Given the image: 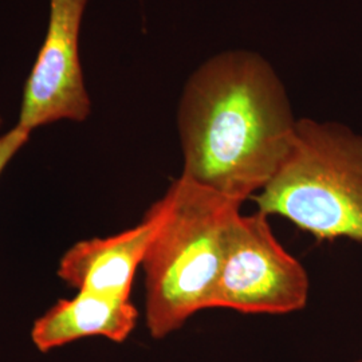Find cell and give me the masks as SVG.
<instances>
[{"label":"cell","mask_w":362,"mask_h":362,"mask_svg":"<svg viewBox=\"0 0 362 362\" xmlns=\"http://www.w3.org/2000/svg\"><path fill=\"white\" fill-rule=\"evenodd\" d=\"M297 124L285 85L263 55L215 54L181 93V176L243 204L282 168Z\"/></svg>","instance_id":"obj_1"},{"label":"cell","mask_w":362,"mask_h":362,"mask_svg":"<svg viewBox=\"0 0 362 362\" xmlns=\"http://www.w3.org/2000/svg\"><path fill=\"white\" fill-rule=\"evenodd\" d=\"M255 202L317 240L362 242V134L334 121L298 119L290 155Z\"/></svg>","instance_id":"obj_3"},{"label":"cell","mask_w":362,"mask_h":362,"mask_svg":"<svg viewBox=\"0 0 362 362\" xmlns=\"http://www.w3.org/2000/svg\"><path fill=\"white\" fill-rule=\"evenodd\" d=\"M1 127H3V117L0 115V129H1Z\"/></svg>","instance_id":"obj_9"},{"label":"cell","mask_w":362,"mask_h":362,"mask_svg":"<svg viewBox=\"0 0 362 362\" xmlns=\"http://www.w3.org/2000/svg\"><path fill=\"white\" fill-rule=\"evenodd\" d=\"M139 313L130 299L78 291L58 300L34 322L31 339L42 353L88 337H104L121 344L129 338Z\"/></svg>","instance_id":"obj_7"},{"label":"cell","mask_w":362,"mask_h":362,"mask_svg":"<svg viewBox=\"0 0 362 362\" xmlns=\"http://www.w3.org/2000/svg\"><path fill=\"white\" fill-rule=\"evenodd\" d=\"M152 207L158 224L141 266L145 322L152 338L163 339L212 309L227 236L242 204L180 175Z\"/></svg>","instance_id":"obj_2"},{"label":"cell","mask_w":362,"mask_h":362,"mask_svg":"<svg viewBox=\"0 0 362 362\" xmlns=\"http://www.w3.org/2000/svg\"><path fill=\"white\" fill-rule=\"evenodd\" d=\"M157 224L158 215L151 206L143 221L129 230L78 242L61 259L58 276L78 291L130 299Z\"/></svg>","instance_id":"obj_6"},{"label":"cell","mask_w":362,"mask_h":362,"mask_svg":"<svg viewBox=\"0 0 362 362\" xmlns=\"http://www.w3.org/2000/svg\"><path fill=\"white\" fill-rule=\"evenodd\" d=\"M30 132L15 125L13 129L0 134V175L11 163L16 153L28 143Z\"/></svg>","instance_id":"obj_8"},{"label":"cell","mask_w":362,"mask_h":362,"mask_svg":"<svg viewBox=\"0 0 362 362\" xmlns=\"http://www.w3.org/2000/svg\"><path fill=\"white\" fill-rule=\"evenodd\" d=\"M354 362H362V357H361V358H358V360H357V361H354Z\"/></svg>","instance_id":"obj_10"},{"label":"cell","mask_w":362,"mask_h":362,"mask_svg":"<svg viewBox=\"0 0 362 362\" xmlns=\"http://www.w3.org/2000/svg\"><path fill=\"white\" fill-rule=\"evenodd\" d=\"M309 293L308 272L278 242L269 215L238 214L227 236L212 309L282 315L305 309Z\"/></svg>","instance_id":"obj_4"},{"label":"cell","mask_w":362,"mask_h":362,"mask_svg":"<svg viewBox=\"0 0 362 362\" xmlns=\"http://www.w3.org/2000/svg\"><path fill=\"white\" fill-rule=\"evenodd\" d=\"M90 0H49V22L28 74L16 125L33 130L58 121L83 122L91 113L79 58V34Z\"/></svg>","instance_id":"obj_5"}]
</instances>
